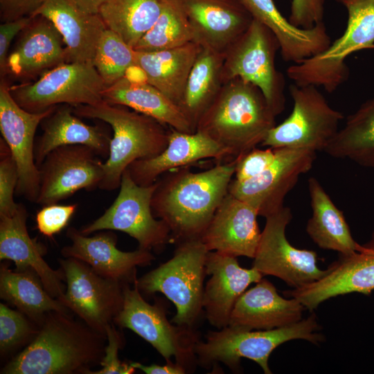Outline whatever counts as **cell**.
<instances>
[{"label":"cell","mask_w":374,"mask_h":374,"mask_svg":"<svg viewBox=\"0 0 374 374\" xmlns=\"http://www.w3.org/2000/svg\"><path fill=\"white\" fill-rule=\"evenodd\" d=\"M236 160L195 172L188 167L161 176L153 193L154 216L168 226L173 243L200 239L229 193Z\"/></svg>","instance_id":"cell-1"},{"label":"cell","mask_w":374,"mask_h":374,"mask_svg":"<svg viewBox=\"0 0 374 374\" xmlns=\"http://www.w3.org/2000/svg\"><path fill=\"white\" fill-rule=\"evenodd\" d=\"M107 336L69 313L46 314L35 338L1 374H89L105 355Z\"/></svg>","instance_id":"cell-2"},{"label":"cell","mask_w":374,"mask_h":374,"mask_svg":"<svg viewBox=\"0 0 374 374\" xmlns=\"http://www.w3.org/2000/svg\"><path fill=\"white\" fill-rule=\"evenodd\" d=\"M275 118L260 89L235 78L222 84L195 132L217 143L230 161L260 145L276 125Z\"/></svg>","instance_id":"cell-3"},{"label":"cell","mask_w":374,"mask_h":374,"mask_svg":"<svg viewBox=\"0 0 374 374\" xmlns=\"http://www.w3.org/2000/svg\"><path fill=\"white\" fill-rule=\"evenodd\" d=\"M73 113L107 123L113 131L109 155L103 163L104 176L99 188H119L123 172L134 161L158 155L167 147L170 130L154 118L127 107L104 100L73 107Z\"/></svg>","instance_id":"cell-4"},{"label":"cell","mask_w":374,"mask_h":374,"mask_svg":"<svg viewBox=\"0 0 374 374\" xmlns=\"http://www.w3.org/2000/svg\"><path fill=\"white\" fill-rule=\"evenodd\" d=\"M315 314L282 328L272 330H242L229 326L217 331L209 330L205 341L195 347L197 364L208 369L222 363L231 371L240 373L241 358L256 362L265 374H271L268 360L280 345L293 339H303L314 344L324 340Z\"/></svg>","instance_id":"cell-5"},{"label":"cell","mask_w":374,"mask_h":374,"mask_svg":"<svg viewBox=\"0 0 374 374\" xmlns=\"http://www.w3.org/2000/svg\"><path fill=\"white\" fill-rule=\"evenodd\" d=\"M172 257L136 279L141 294H163L176 308L173 324L196 329L202 314L208 251L200 239L176 244Z\"/></svg>","instance_id":"cell-6"},{"label":"cell","mask_w":374,"mask_h":374,"mask_svg":"<svg viewBox=\"0 0 374 374\" xmlns=\"http://www.w3.org/2000/svg\"><path fill=\"white\" fill-rule=\"evenodd\" d=\"M336 1L347 10L344 33L322 53L287 69L288 78L296 85L321 87L333 93L348 79L346 58L356 51L374 48V0Z\"/></svg>","instance_id":"cell-7"},{"label":"cell","mask_w":374,"mask_h":374,"mask_svg":"<svg viewBox=\"0 0 374 374\" xmlns=\"http://www.w3.org/2000/svg\"><path fill=\"white\" fill-rule=\"evenodd\" d=\"M123 306L114 323L128 328L150 344L166 359L175 362L193 373L197 364L195 347L200 339L196 329L175 325L168 321L167 308L160 300L150 304L138 287L126 283L123 287Z\"/></svg>","instance_id":"cell-8"},{"label":"cell","mask_w":374,"mask_h":374,"mask_svg":"<svg viewBox=\"0 0 374 374\" xmlns=\"http://www.w3.org/2000/svg\"><path fill=\"white\" fill-rule=\"evenodd\" d=\"M280 45L265 26L253 19L247 30L224 52L222 83L240 78L258 87L274 114L285 109V80L275 66Z\"/></svg>","instance_id":"cell-9"},{"label":"cell","mask_w":374,"mask_h":374,"mask_svg":"<svg viewBox=\"0 0 374 374\" xmlns=\"http://www.w3.org/2000/svg\"><path fill=\"white\" fill-rule=\"evenodd\" d=\"M107 87L93 62H66L33 82L10 85V93L24 109L39 113L60 105L76 107L102 102Z\"/></svg>","instance_id":"cell-10"},{"label":"cell","mask_w":374,"mask_h":374,"mask_svg":"<svg viewBox=\"0 0 374 374\" xmlns=\"http://www.w3.org/2000/svg\"><path fill=\"white\" fill-rule=\"evenodd\" d=\"M289 90L292 112L269 130L260 145L324 152L339 130L343 114L329 105L317 87L294 83Z\"/></svg>","instance_id":"cell-11"},{"label":"cell","mask_w":374,"mask_h":374,"mask_svg":"<svg viewBox=\"0 0 374 374\" xmlns=\"http://www.w3.org/2000/svg\"><path fill=\"white\" fill-rule=\"evenodd\" d=\"M156 186L157 182L146 186L138 185L126 169L114 202L101 216L83 226L80 231L88 235L104 230L119 231L135 239L139 248L161 251L172 241L168 226L152 213L151 200Z\"/></svg>","instance_id":"cell-12"},{"label":"cell","mask_w":374,"mask_h":374,"mask_svg":"<svg viewBox=\"0 0 374 374\" xmlns=\"http://www.w3.org/2000/svg\"><path fill=\"white\" fill-rule=\"evenodd\" d=\"M66 288L58 299L71 312L96 331L106 335L123 306L125 283L105 277L75 258L60 259Z\"/></svg>","instance_id":"cell-13"},{"label":"cell","mask_w":374,"mask_h":374,"mask_svg":"<svg viewBox=\"0 0 374 374\" xmlns=\"http://www.w3.org/2000/svg\"><path fill=\"white\" fill-rule=\"evenodd\" d=\"M292 217L284 206L265 217L252 267L263 276H276L296 289L320 279L325 270L318 267L314 251L297 249L287 240L285 231Z\"/></svg>","instance_id":"cell-14"},{"label":"cell","mask_w":374,"mask_h":374,"mask_svg":"<svg viewBox=\"0 0 374 374\" xmlns=\"http://www.w3.org/2000/svg\"><path fill=\"white\" fill-rule=\"evenodd\" d=\"M276 158L260 175L238 181L232 179L229 193L253 207L267 217L284 206V199L299 177L310 171L317 152L309 149L280 148Z\"/></svg>","instance_id":"cell-15"},{"label":"cell","mask_w":374,"mask_h":374,"mask_svg":"<svg viewBox=\"0 0 374 374\" xmlns=\"http://www.w3.org/2000/svg\"><path fill=\"white\" fill-rule=\"evenodd\" d=\"M91 148L64 145L50 152L38 166L39 190L36 204H57L84 189L99 188L104 176L103 163Z\"/></svg>","instance_id":"cell-16"},{"label":"cell","mask_w":374,"mask_h":374,"mask_svg":"<svg viewBox=\"0 0 374 374\" xmlns=\"http://www.w3.org/2000/svg\"><path fill=\"white\" fill-rule=\"evenodd\" d=\"M10 86L6 78L1 79L0 130L18 168L15 194L35 203L39 190V171L35 159V132L56 106L39 113L28 112L14 100Z\"/></svg>","instance_id":"cell-17"},{"label":"cell","mask_w":374,"mask_h":374,"mask_svg":"<svg viewBox=\"0 0 374 374\" xmlns=\"http://www.w3.org/2000/svg\"><path fill=\"white\" fill-rule=\"evenodd\" d=\"M374 291V231L370 239L351 254L341 255L319 280L301 287L285 291L305 309H316L331 298L350 293L370 294Z\"/></svg>","instance_id":"cell-18"},{"label":"cell","mask_w":374,"mask_h":374,"mask_svg":"<svg viewBox=\"0 0 374 374\" xmlns=\"http://www.w3.org/2000/svg\"><path fill=\"white\" fill-rule=\"evenodd\" d=\"M104 231L88 236L69 227L66 236L71 244L62 249V255L84 262L105 277L134 284L137 279L136 267L150 265L155 257L150 251L140 248L133 251H121L116 247V235L109 230Z\"/></svg>","instance_id":"cell-19"},{"label":"cell","mask_w":374,"mask_h":374,"mask_svg":"<svg viewBox=\"0 0 374 374\" xmlns=\"http://www.w3.org/2000/svg\"><path fill=\"white\" fill-rule=\"evenodd\" d=\"M206 270L211 277L204 286V316L211 326L219 330L229 326L238 299L249 285L258 283L263 275L253 267H241L237 257L215 251H208Z\"/></svg>","instance_id":"cell-20"},{"label":"cell","mask_w":374,"mask_h":374,"mask_svg":"<svg viewBox=\"0 0 374 374\" xmlns=\"http://www.w3.org/2000/svg\"><path fill=\"white\" fill-rule=\"evenodd\" d=\"M258 216L253 207L228 193L200 240L208 251L253 258L261 235Z\"/></svg>","instance_id":"cell-21"},{"label":"cell","mask_w":374,"mask_h":374,"mask_svg":"<svg viewBox=\"0 0 374 374\" xmlns=\"http://www.w3.org/2000/svg\"><path fill=\"white\" fill-rule=\"evenodd\" d=\"M27 218L28 212L22 203L18 204L13 215L0 217V259L13 261L17 270L34 271L46 291L58 299L65 292L64 271L62 268L53 269L44 260L46 248L29 235Z\"/></svg>","instance_id":"cell-22"},{"label":"cell","mask_w":374,"mask_h":374,"mask_svg":"<svg viewBox=\"0 0 374 374\" xmlns=\"http://www.w3.org/2000/svg\"><path fill=\"white\" fill-rule=\"evenodd\" d=\"M202 46L224 53L253 18L240 0H181Z\"/></svg>","instance_id":"cell-23"},{"label":"cell","mask_w":374,"mask_h":374,"mask_svg":"<svg viewBox=\"0 0 374 374\" xmlns=\"http://www.w3.org/2000/svg\"><path fill=\"white\" fill-rule=\"evenodd\" d=\"M63 42L60 33L50 20L42 16L33 17L9 53L7 75L30 79L68 62Z\"/></svg>","instance_id":"cell-24"},{"label":"cell","mask_w":374,"mask_h":374,"mask_svg":"<svg viewBox=\"0 0 374 374\" xmlns=\"http://www.w3.org/2000/svg\"><path fill=\"white\" fill-rule=\"evenodd\" d=\"M206 159H213L217 163L227 161L222 148L205 134L170 128L168 143L163 152L153 157L136 160L127 170L136 184L146 186L154 184L170 170Z\"/></svg>","instance_id":"cell-25"},{"label":"cell","mask_w":374,"mask_h":374,"mask_svg":"<svg viewBox=\"0 0 374 374\" xmlns=\"http://www.w3.org/2000/svg\"><path fill=\"white\" fill-rule=\"evenodd\" d=\"M305 309L296 299L280 296L276 287L262 278L238 299L229 326L242 330L282 328L301 321Z\"/></svg>","instance_id":"cell-26"},{"label":"cell","mask_w":374,"mask_h":374,"mask_svg":"<svg viewBox=\"0 0 374 374\" xmlns=\"http://www.w3.org/2000/svg\"><path fill=\"white\" fill-rule=\"evenodd\" d=\"M42 16L60 33L68 62H93L107 27L99 15L84 11L75 0H43L31 17Z\"/></svg>","instance_id":"cell-27"},{"label":"cell","mask_w":374,"mask_h":374,"mask_svg":"<svg viewBox=\"0 0 374 374\" xmlns=\"http://www.w3.org/2000/svg\"><path fill=\"white\" fill-rule=\"evenodd\" d=\"M253 18L275 35L283 60L298 64L324 51L332 41L323 22L308 29L291 24L273 0H240Z\"/></svg>","instance_id":"cell-28"},{"label":"cell","mask_w":374,"mask_h":374,"mask_svg":"<svg viewBox=\"0 0 374 374\" xmlns=\"http://www.w3.org/2000/svg\"><path fill=\"white\" fill-rule=\"evenodd\" d=\"M40 125L43 132L35 143V159L37 167L50 152L64 145H85L104 159L109 155L110 133L102 126L84 123L73 113L71 105L56 106Z\"/></svg>","instance_id":"cell-29"},{"label":"cell","mask_w":374,"mask_h":374,"mask_svg":"<svg viewBox=\"0 0 374 374\" xmlns=\"http://www.w3.org/2000/svg\"><path fill=\"white\" fill-rule=\"evenodd\" d=\"M202 46L196 42L156 51H136V64L145 72L147 82L178 106Z\"/></svg>","instance_id":"cell-30"},{"label":"cell","mask_w":374,"mask_h":374,"mask_svg":"<svg viewBox=\"0 0 374 374\" xmlns=\"http://www.w3.org/2000/svg\"><path fill=\"white\" fill-rule=\"evenodd\" d=\"M102 96L109 104L127 107L175 130L195 132L180 107L149 83L133 82L123 77L107 86Z\"/></svg>","instance_id":"cell-31"},{"label":"cell","mask_w":374,"mask_h":374,"mask_svg":"<svg viewBox=\"0 0 374 374\" xmlns=\"http://www.w3.org/2000/svg\"><path fill=\"white\" fill-rule=\"evenodd\" d=\"M308 187L312 214L306 231L312 241L323 249L341 255L358 251L361 244L352 236L343 212L335 206L319 180L310 177Z\"/></svg>","instance_id":"cell-32"},{"label":"cell","mask_w":374,"mask_h":374,"mask_svg":"<svg viewBox=\"0 0 374 374\" xmlns=\"http://www.w3.org/2000/svg\"><path fill=\"white\" fill-rule=\"evenodd\" d=\"M0 296L39 326L50 312H71L46 291L34 271L27 269L13 271L7 262L1 264Z\"/></svg>","instance_id":"cell-33"},{"label":"cell","mask_w":374,"mask_h":374,"mask_svg":"<svg viewBox=\"0 0 374 374\" xmlns=\"http://www.w3.org/2000/svg\"><path fill=\"white\" fill-rule=\"evenodd\" d=\"M224 53L202 46L189 73L179 105L195 132L202 115L211 104L223 83Z\"/></svg>","instance_id":"cell-34"},{"label":"cell","mask_w":374,"mask_h":374,"mask_svg":"<svg viewBox=\"0 0 374 374\" xmlns=\"http://www.w3.org/2000/svg\"><path fill=\"white\" fill-rule=\"evenodd\" d=\"M324 152L374 168V96L347 117Z\"/></svg>","instance_id":"cell-35"},{"label":"cell","mask_w":374,"mask_h":374,"mask_svg":"<svg viewBox=\"0 0 374 374\" xmlns=\"http://www.w3.org/2000/svg\"><path fill=\"white\" fill-rule=\"evenodd\" d=\"M161 0H107L98 15L107 28L133 48L157 20Z\"/></svg>","instance_id":"cell-36"},{"label":"cell","mask_w":374,"mask_h":374,"mask_svg":"<svg viewBox=\"0 0 374 374\" xmlns=\"http://www.w3.org/2000/svg\"><path fill=\"white\" fill-rule=\"evenodd\" d=\"M195 42L192 25L181 0H161L160 15L134 49L149 52L166 50Z\"/></svg>","instance_id":"cell-37"},{"label":"cell","mask_w":374,"mask_h":374,"mask_svg":"<svg viewBox=\"0 0 374 374\" xmlns=\"http://www.w3.org/2000/svg\"><path fill=\"white\" fill-rule=\"evenodd\" d=\"M93 63L107 86L125 77L136 64V51L107 28L98 42Z\"/></svg>","instance_id":"cell-38"},{"label":"cell","mask_w":374,"mask_h":374,"mask_svg":"<svg viewBox=\"0 0 374 374\" xmlns=\"http://www.w3.org/2000/svg\"><path fill=\"white\" fill-rule=\"evenodd\" d=\"M39 326L19 310L0 304V351L5 355L21 346L30 343Z\"/></svg>","instance_id":"cell-39"},{"label":"cell","mask_w":374,"mask_h":374,"mask_svg":"<svg viewBox=\"0 0 374 374\" xmlns=\"http://www.w3.org/2000/svg\"><path fill=\"white\" fill-rule=\"evenodd\" d=\"M19 180L18 168L10 148L0 139V217L10 216L17 208L14 195Z\"/></svg>","instance_id":"cell-40"},{"label":"cell","mask_w":374,"mask_h":374,"mask_svg":"<svg viewBox=\"0 0 374 374\" xmlns=\"http://www.w3.org/2000/svg\"><path fill=\"white\" fill-rule=\"evenodd\" d=\"M77 207V204L42 206L35 216L37 229L44 236L53 238L67 226Z\"/></svg>","instance_id":"cell-41"},{"label":"cell","mask_w":374,"mask_h":374,"mask_svg":"<svg viewBox=\"0 0 374 374\" xmlns=\"http://www.w3.org/2000/svg\"><path fill=\"white\" fill-rule=\"evenodd\" d=\"M107 344L105 346V355L100 362L102 368L97 371H91L89 374H132L136 368L130 362H122L118 357V353L125 344L124 337L114 327V323L109 324L106 328Z\"/></svg>","instance_id":"cell-42"},{"label":"cell","mask_w":374,"mask_h":374,"mask_svg":"<svg viewBox=\"0 0 374 374\" xmlns=\"http://www.w3.org/2000/svg\"><path fill=\"white\" fill-rule=\"evenodd\" d=\"M276 154L275 148L259 149L256 147L235 159L233 179L244 181L260 175L274 162Z\"/></svg>","instance_id":"cell-43"},{"label":"cell","mask_w":374,"mask_h":374,"mask_svg":"<svg viewBox=\"0 0 374 374\" xmlns=\"http://www.w3.org/2000/svg\"><path fill=\"white\" fill-rule=\"evenodd\" d=\"M324 0H292L289 21L296 27L308 29L323 22Z\"/></svg>","instance_id":"cell-44"},{"label":"cell","mask_w":374,"mask_h":374,"mask_svg":"<svg viewBox=\"0 0 374 374\" xmlns=\"http://www.w3.org/2000/svg\"><path fill=\"white\" fill-rule=\"evenodd\" d=\"M33 17H24L15 20L5 21L0 25V76H7L6 66L9 48L14 37L21 32L32 21Z\"/></svg>","instance_id":"cell-45"},{"label":"cell","mask_w":374,"mask_h":374,"mask_svg":"<svg viewBox=\"0 0 374 374\" xmlns=\"http://www.w3.org/2000/svg\"><path fill=\"white\" fill-rule=\"evenodd\" d=\"M43 0H0V19L2 22L31 17Z\"/></svg>","instance_id":"cell-46"},{"label":"cell","mask_w":374,"mask_h":374,"mask_svg":"<svg viewBox=\"0 0 374 374\" xmlns=\"http://www.w3.org/2000/svg\"><path fill=\"white\" fill-rule=\"evenodd\" d=\"M136 369L141 370L146 374H185L187 373L184 367L175 362H168L164 365L152 364L144 365L139 362H130Z\"/></svg>","instance_id":"cell-47"},{"label":"cell","mask_w":374,"mask_h":374,"mask_svg":"<svg viewBox=\"0 0 374 374\" xmlns=\"http://www.w3.org/2000/svg\"><path fill=\"white\" fill-rule=\"evenodd\" d=\"M78 5L86 12L98 15L102 5L107 0H75Z\"/></svg>","instance_id":"cell-48"}]
</instances>
